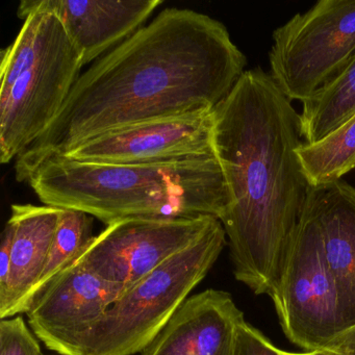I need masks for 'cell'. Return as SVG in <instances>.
Listing matches in <instances>:
<instances>
[{"mask_svg": "<svg viewBox=\"0 0 355 355\" xmlns=\"http://www.w3.org/2000/svg\"><path fill=\"white\" fill-rule=\"evenodd\" d=\"M246 65L219 20L194 10H163L82 73L51 128L16 159V180L26 182L43 162L95 137L214 110Z\"/></svg>", "mask_w": 355, "mask_h": 355, "instance_id": "obj_1", "label": "cell"}, {"mask_svg": "<svg viewBox=\"0 0 355 355\" xmlns=\"http://www.w3.org/2000/svg\"><path fill=\"white\" fill-rule=\"evenodd\" d=\"M214 150L230 194L221 221L234 277L275 300L309 195L300 114L261 68L246 70L213 110Z\"/></svg>", "mask_w": 355, "mask_h": 355, "instance_id": "obj_2", "label": "cell"}, {"mask_svg": "<svg viewBox=\"0 0 355 355\" xmlns=\"http://www.w3.org/2000/svg\"><path fill=\"white\" fill-rule=\"evenodd\" d=\"M26 182L45 205L84 211L107 225L128 218L221 220L230 205L216 155L138 165L84 163L55 155Z\"/></svg>", "mask_w": 355, "mask_h": 355, "instance_id": "obj_3", "label": "cell"}, {"mask_svg": "<svg viewBox=\"0 0 355 355\" xmlns=\"http://www.w3.org/2000/svg\"><path fill=\"white\" fill-rule=\"evenodd\" d=\"M0 64V162L16 161L57 119L85 67L53 12L36 9Z\"/></svg>", "mask_w": 355, "mask_h": 355, "instance_id": "obj_4", "label": "cell"}, {"mask_svg": "<svg viewBox=\"0 0 355 355\" xmlns=\"http://www.w3.org/2000/svg\"><path fill=\"white\" fill-rule=\"evenodd\" d=\"M226 245L217 220L196 242L126 291L78 340L76 355L142 352L205 279Z\"/></svg>", "mask_w": 355, "mask_h": 355, "instance_id": "obj_5", "label": "cell"}, {"mask_svg": "<svg viewBox=\"0 0 355 355\" xmlns=\"http://www.w3.org/2000/svg\"><path fill=\"white\" fill-rule=\"evenodd\" d=\"M355 55V0H320L273 33L270 76L292 101L304 103Z\"/></svg>", "mask_w": 355, "mask_h": 355, "instance_id": "obj_6", "label": "cell"}, {"mask_svg": "<svg viewBox=\"0 0 355 355\" xmlns=\"http://www.w3.org/2000/svg\"><path fill=\"white\" fill-rule=\"evenodd\" d=\"M273 303L286 338L303 350H324L343 331L336 282L315 220L305 207Z\"/></svg>", "mask_w": 355, "mask_h": 355, "instance_id": "obj_7", "label": "cell"}, {"mask_svg": "<svg viewBox=\"0 0 355 355\" xmlns=\"http://www.w3.org/2000/svg\"><path fill=\"white\" fill-rule=\"evenodd\" d=\"M217 218H128L107 225L78 257L89 269L124 290L196 242Z\"/></svg>", "mask_w": 355, "mask_h": 355, "instance_id": "obj_8", "label": "cell"}, {"mask_svg": "<svg viewBox=\"0 0 355 355\" xmlns=\"http://www.w3.org/2000/svg\"><path fill=\"white\" fill-rule=\"evenodd\" d=\"M213 110L134 124L95 137L62 157L84 163L138 165L214 157Z\"/></svg>", "mask_w": 355, "mask_h": 355, "instance_id": "obj_9", "label": "cell"}, {"mask_svg": "<svg viewBox=\"0 0 355 355\" xmlns=\"http://www.w3.org/2000/svg\"><path fill=\"white\" fill-rule=\"evenodd\" d=\"M125 292L76 259L35 297L28 325L49 350L76 355L78 340Z\"/></svg>", "mask_w": 355, "mask_h": 355, "instance_id": "obj_10", "label": "cell"}, {"mask_svg": "<svg viewBox=\"0 0 355 355\" xmlns=\"http://www.w3.org/2000/svg\"><path fill=\"white\" fill-rule=\"evenodd\" d=\"M162 0H22L20 19L40 9L59 17L84 66L96 62L143 28Z\"/></svg>", "mask_w": 355, "mask_h": 355, "instance_id": "obj_11", "label": "cell"}, {"mask_svg": "<svg viewBox=\"0 0 355 355\" xmlns=\"http://www.w3.org/2000/svg\"><path fill=\"white\" fill-rule=\"evenodd\" d=\"M230 293L203 291L189 297L142 355H232L236 328L244 320Z\"/></svg>", "mask_w": 355, "mask_h": 355, "instance_id": "obj_12", "label": "cell"}, {"mask_svg": "<svg viewBox=\"0 0 355 355\" xmlns=\"http://www.w3.org/2000/svg\"><path fill=\"white\" fill-rule=\"evenodd\" d=\"M304 207L336 282L344 331L355 325V187L342 180L311 187Z\"/></svg>", "mask_w": 355, "mask_h": 355, "instance_id": "obj_13", "label": "cell"}, {"mask_svg": "<svg viewBox=\"0 0 355 355\" xmlns=\"http://www.w3.org/2000/svg\"><path fill=\"white\" fill-rule=\"evenodd\" d=\"M61 211L49 205H12L10 219L15 224V238L7 291L0 297V319L26 313V300L42 275Z\"/></svg>", "mask_w": 355, "mask_h": 355, "instance_id": "obj_14", "label": "cell"}, {"mask_svg": "<svg viewBox=\"0 0 355 355\" xmlns=\"http://www.w3.org/2000/svg\"><path fill=\"white\" fill-rule=\"evenodd\" d=\"M299 114L306 144L322 140L355 116V55L334 80L302 103Z\"/></svg>", "mask_w": 355, "mask_h": 355, "instance_id": "obj_15", "label": "cell"}, {"mask_svg": "<svg viewBox=\"0 0 355 355\" xmlns=\"http://www.w3.org/2000/svg\"><path fill=\"white\" fill-rule=\"evenodd\" d=\"M297 153L309 186L340 180L355 169V116L322 140L303 143Z\"/></svg>", "mask_w": 355, "mask_h": 355, "instance_id": "obj_16", "label": "cell"}, {"mask_svg": "<svg viewBox=\"0 0 355 355\" xmlns=\"http://www.w3.org/2000/svg\"><path fill=\"white\" fill-rule=\"evenodd\" d=\"M94 236L92 216L76 209H62L59 226L42 275L26 300V313L35 297L80 257Z\"/></svg>", "mask_w": 355, "mask_h": 355, "instance_id": "obj_17", "label": "cell"}, {"mask_svg": "<svg viewBox=\"0 0 355 355\" xmlns=\"http://www.w3.org/2000/svg\"><path fill=\"white\" fill-rule=\"evenodd\" d=\"M0 355H45L24 318L0 321Z\"/></svg>", "mask_w": 355, "mask_h": 355, "instance_id": "obj_18", "label": "cell"}, {"mask_svg": "<svg viewBox=\"0 0 355 355\" xmlns=\"http://www.w3.org/2000/svg\"><path fill=\"white\" fill-rule=\"evenodd\" d=\"M284 352L246 320L239 324L232 355H284Z\"/></svg>", "mask_w": 355, "mask_h": 355, "instance_id": "obj_19", "label": "cell"}, {"mask_svg": "<svg viewBox=\"0 0 355 355\" xmlns=\"http://www.w3.org/2000/svg\"><path fill=\"white\" fill-rule=\"evenodd\" d=\"M15 238V224L11 219L8 220L1 234L0 243V297L5 295L11 270L12 248Z\"/></svg>", "mask_w": 355, "mask_h": 355, "instance_id": "obj_20", "label": "cell"}, {"mask_svg": "<svg viewBox=\"0 0 355 355\" xmlns=\"http://www.w3.org/2000/svg\"><path fill=\"white\" fill-rule=\"evenodd\" d=\"M324 350L345 354H355V325L340 332Z\"/></svg>", "mask_w": 355, "mask_h": 355, "instance_id": "obj_21", "label": "cell"}, {"mask_svg": "<svg viewBox=\"0 0 355 355\" xmlns=\"http://www.w3.org/2000/svg\"><path fill=\"white\" fill-rule=\"evenodd\" d=\"M284 355H355L345 354V353H336L329 350H315V351H304V352H286L284 351Z\"/></svg>", "mask_w": 355, "mask_h": 355, "instance_id": "obj_22", "label": "cell"}]
</instances>
